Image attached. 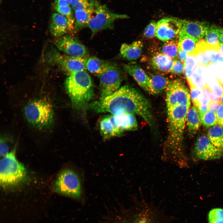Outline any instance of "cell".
Wrapping results in <instances>:
<instances>
[{"mask_svg": "<svg viewBox=\"0 0 223 223\" xmlns=\"http://www.w3.org/2000/svg\"><path fill=\"white\" fill-rule=\"evenodd\" d=\"M87 107L97 112H108L114 115H137L150 126L154 124L149 101L139 92L129 86H123L111 95L91 103Z\"/></svg>", "mask_w": 223, "mask_h": 223, "instance_id": "1", "label": "cell"}, {"mask_svg": "<svg viewBox=\"0 0 223 223\" xmlns=\"http://www.w3.org/2000/svg\"><path fill=\"white\" fill-rule=\"evenodd\" d=\"M129 207L107 211L97 223H173L171 217L151 202L133 198Z\"/></svg>", "mask_w": 223, "mask_h": 223, "instance_id": "2", "label": "cell"}, {"mask_svg": "<svg viewBox=\"0 0 223 223\" xmlns=\"http://www.w3.org/2000/svg\"><path fill=\"white\" fill-rule=\"evenodd\" d=\"M189 107L180 105L167 110L168 133L163 146L161 158L164 161L180 167L186 164L182 143Z\"/></svg>", "mask_w": 223, "mask_h": 223, "instance_id": "3", "label": "cell"}, {"mask_svg": "<svg viewBox=\"0 0 223 223\" xmlns=\"http://www.w3.org/2000/svg\"><path fill=\"white\" fill-rule=\"evenodd\" d=\"M65 87L72 104L77 109L87 106L94 95L91 78L86 70L70 74L65 80Z\"/></svg>", "mask_w": 223, "mask_h": 223, "instance_id": "4", "label": "cell"}, {"mask_svg": "<svg viewBox=\"0 0 223 223\" xmlns=\"http://www.w3.org/2000/svg\"><path fill=\"white\" fill-rule=\"evenodd\" d=\"M16 150L15 145L0 160V185L5 190L17 187L24 180L26 177V168L17 159Z\"/></svg>", "mask_w": 223, "mask_h": 223, "instance_id": "5", "label": "cell"}, {"mask_svg": "<svg viewBox=\"0 0 223 223\" xmlns=\"http://www.w3.org/2000/svg\"><path fill=\"white\" fill-rule=\"evenodd\" d=\"M24 112L28 122L35 128L47 129L53 124V109L47 100L37 99L30 101L25 106Z\"/></svg>", "mask_w": 223, "mask_h": 223, "instance_id": "6", "label": "cell"}, {"mask_svg": "<svg viewBox=\"0 0 223 223\" xmlns=\"http://www.w3.org/2000/svg\"><path fill=\"white\" fill-rule=\"evenodd\" d=\"M128 17L126 15L113 12L106 5L95 2L94 10L88 25L92 32L91 37L101 31L113 29L116 20Z\"/></svg>", "mask_w": 223, "mask_h": 223, "instance_id": "7", "label": "cell"}, {"mask_svg": "<svg viewBox=\"0 0 223 223\" xmlns=\"http://www.w3.org/2000/svg\"><path fill=\"white\" fill-rule=\"evenodd\" d=\"M56 192L76 200L81 198V184L77 174L73 170L67 169L59 174L53 187Z\"/></svg>", "mask_w": 223, "mask_h": 223, "instance_id": "8", "label": "cell"}, {"mask_svg": "<svg viewBox=\"0 0 223 223\" xmlns=\"http://www.w3.org/2000/svg\"><path fill=\"white\" fill-rule=\"evenodd\" d=\"M166 90L167 110L180 105L190 107V95L181 80L176 79L170 82Z\"/></svg>", "mask_w": 223, "mask_h": 223, "instance_id": "9", "label": "cell"}, {"mask_svg": "<svg viewBox=\"0 0 223 223\" xmlns=\"http://www.w3.org/2000/svg\"><path fill=\"white\" fill-rule=\"evenodd\" d=\"M98 77L101 93L99 99H103L111 95L120 88L122 80L121 75L114 63Z\"/></svg>", "mask_w": 223, "mask_h": 223, "instance_id": "10", "label": "cell"}, {"mask_svg": "<svg viewBox=\"0 0 223 223\" xmlns=\"http://www.w3.org/2000/svg\"><path fill=\"white\" fill-rule=\"evenodd\" d=\"M194 157L202 160H213L223 156V151L215 146L208 136L203 135L197 139L192 151Z\"/></svg>", "mask_w": 223, "mask_h": 223, "instance_id": "11", "label": "cell"}, {"mask_svg": "<svg viewBox=\"0 0 223 223\" xmlns=\"http://www.w3.org/2000/svg\"><path fill=\"white\" fill-rule=\"evenodd\" d=\"M183 21L176 18L162 19L156 23L155 35L164 42L174 39L179 35Z\"/></svg>", "mask_w": 223, "mask_h": 223, "instance_id": "12", "label": "cell"}, {"mask_svg": "<svg viewBox=\"0 0 223 223\" xmlns=\"http://www.w3.org/2000/svg\"><path fill=\"white\" fill-rule=\"evenodd\" d=\"M50 59L70 74L73 72L85 71L86 57L65 55L55 52L51 54Z\"/></svg>", "mask_w": 223, "mask_h": 223, "instance_id": "13", "label": "cell"}, {"mask_svg": "<svg viewBox=\"0 0 223 223\" xmlns=\"http://www.w3.org/2000/svg\"><path fill=\"white\" fill-rule=\"evenodd\" d=\"M58 49L69 55L86 57L88 52L86 47L74 37L69 36L61 38L56 43Z\"/></svg>", "mask_w": 223, "mask_h": 223, "instance_id": "14", "label": "cell"}, {"mask_svg": "<svg viewBox=\"0 0 223 223\" xmlns=\"http://www.w3.org/2000/svg\"><path fill=\"white\" fill-rule=\"evenodd\" d=\"M124 70L136 81L144 90L151 94L149 76L138 65L128 64L124 66Z\"/></svg>", "mask_w": 223, "mask_h": 223, "instance_id": "15", "label": "cell"}, {"mask_svg": "<svg viewBox=\"0 0 223 223\" xmlns=\"http://www.w3.org/2000/svg\"><path fill=\"white\" fill-rule=\"evenodd\" d=\"M208 28L202 23L184 20L180 32L198 41L206 35Z\"/></svg>", "mask_w": 223, "mask_h": 223, "instance_id": "16", "label": "cell"}, {"mask_svg": "<svg viewBox=\"0 0 223 223\" xmlns=\"http://www.w3.org/2000/svg\"><path fill=\"white\" fill-rule=\"evenodd\" d=\"M95 2L91 0L90 7L83 10L75 11L74 32H76L83 28L88 27L95 8Z\"/></svg>", "mask_w": 223, "mask_h": 223, "instance_id": "17", "label": "cell"}, {"mask_svg": "<svg viewBox=\"0 0 223 223\" xmlns=\"http://www.w3.org/2000/svg\"><path fill=\"white\" fill-rule=\"evenodd\" d=\"M112 115L115 125L122 133L125 131L137 129L138 123L135 115L125 114Z\"/></svg>", "mask_w": 223, "mask_h": 223, "instance_id": "18", "label": "cell"}, {"mask_svg": "<svg viewBox=\"0 0 223 223\" xmlns=\"http://www.w3.org/2000/svg\"><path fill=\"white\" fill-rule=\"evenodd\" d=\"M51 33L55 37L64 35L68 29V20L66 17L59 13H54L51 16L50 25Z\"/></svg>", "mask_w": 223, "mask_h": 223, "instance_id": "19", "label": "cell"}, {"mask_svg": "<svg viewBox=\"0 0 223 223\" xmlns=\"http://www.w3.org/2000/svg\"><path fill=\"white\" fill-rule=\"evenodd\" d=\"M99 129L100 133L105 139L122 134L115 125L112 115L107 116L102 119L100 123Z\"/></svg>", "mask_w": 223, "mask_h": 223, "instance_id": "20", "label": "cell"}, {"mask_svg": "<svg viewBox=\"0 0 223 223\" xmlns=\"http://www.w3.org/2000/svg\"><path fill=\"white\" fill-rule=\"evenodd\" d=\"M113 63L95 57H86L85 67L90 72L98 77Z\"/></svg>", "mask_w": 223, "mask_h": 223, "instance_id": "21", "label": "cell"}, {"mask_svg": "<svg viewBox=\"0 0 223 223\" xmlns=\"http://www.w3.org/2000/svg\"><path fill=\"white\" fill-rule=\"evenodd\" d=\"M143 44L140 41L133 42L130 44L123 43L120 49L121 55L124 58L129 60H136L142 53Z\"/></svg>", "mask_w": 223, "mask_h": 223, "instance_id": "22", "label": "cell"}, {"mask_svg": "<svg viewBox=\"0 0 223 223\" xmlns=\"http://www.w3.org/2000/svg\"><path fill=\"white\" fill-rule=\"evenodd\" d=\"M196 47L203 52L205 56L212 63L223 62V55L219 52V47L212 46L203 40H199Z\"/></svg>", "mask_w": 223, "mask_h": 223, "instance_id": "23", "label": "cell"}, {"mask_svg": "<svg viewBox=\"0 0 223 223\" xmlns=\"http://www.w3.org/2000/svg\"><path fill=\"white\" fill-rule=\"evenodd\" d=\"M174 60L162 53L156 54L152 58L151 64L155 69L165 72H170Z\"/></svg>", "mask_w": 223, "mask_h": 223, "instance_id": "24", "label": "cell"}, {"mask_svg": "<svg viewBox=\"0 0 223 223\" xmlns=\"http://www.w3.org/2000/svg\"><path fill=\"white\" fill-rule=\"evenodd\" d=\"M204 67L197 66L191 78L187 80L190 87H195L203 89L208 86L204 76Z\"/></svg>", "mask_w": 223, "mask_h": 223, "instance_id": "25", "label": "cell"}, {"mask_svg": "<svg viewBox=\"0 0 223 223\" xmlns=\"http://www.w3.org/2000/svg\"><path fill=\"white\" fill-rule=\"evenodd\" d=\"M151 94H157L166 89L170 81L166 77L159 74H151L149 76Z\"/></svg>", "mask_w": 223, "mask_h": 223, "instance_id": "26", "label": "cell"}, {"mask_svg": "<svg viewBox=\"0 0 223 223\" xmlns=\"http://www.w3.org/2000/svg\"><path fill=\"white\" fill-rule=\"evenodd\" d=\"M186 121L189 133L191 134H195L199 129L201 121L198 110L194 105L189 109Z\"/></svg>", "mask_w": 223, "mask_h": 223, "instance_id": "27", "label": "cell"}, {"mask_svg": "<svg viewBox=\"0 0 223 223\" xmlns=\"http://www.w3.org/2000/svg\"><path fill=\"white\" fill-rule=\"evenodd\" d=\"M208 137L216 146L223 151V128L221 126L215 125L209 129Z\"/></svg>", "mask_w": 223, "mask_h": 223, "instance_id": "28", "label": "cell"}, {"mask_svg": "<svg viewBox=\"0 0 223 223\" xmlns=\"http://www.w3.org/2000/svg\"><path fill=\"white\" fill-rule=\"evenodd\" d=\"M178 41V48L190 55L195 49L197 41L189 35L180 32Z\"/></svg>", "mask_w": 223, "mask_h": 223, "instance_id": "29", "label": "cell"}, {"mask_svg": "<svg viewBox=\"0 0 223 223\" xmlns=\"http://www.w3.org/2000/svg\"><path fill=\"white\" fill-rule=\"evenodd\" d=\"M178 42L174 39L166 41L161 47V53L173 59L177 58L178 49Z\"/></svg>", "mask_w": 223, "mask_h": 223, "instance_id": "30", "label": "cell"}, {"mask_svg": "<svg viewBox=\"0 0 223 223\" xmlns=\"http://www.w3.org/2000/svg\"><path fill=\"white\" fill-rule=\"evenodd\" d=\"M54 7L59 13L65 16L67 18L68 25V30L70 32H74L75 19L72 8L69 6L59 7L54 5Z\"/></svg>", "mask_w": 223, "mask_h": 223, "instance_id": "31", "label": "cell"}, {"mask_svg": "<svg viewBox=\"0 0 223 223\" xmlns=\"http://www.w3.org/2000/svg\"><path fill=\"white\" fill-rule=\"evenodd\" d=\"M205 36L207 43L213 46L219 47L220 44L219 28L213 27L208 28Z\"/></svg>", "mask_w": 223, "mask_h": 223, "instance_id": "32", "label": "cell"}, {"mask_svg": "<svg viewBox=\"0 0 223 223\" xmlns=\"http://www.w3.org/2000/svg\"><path fill=\"white\" fill-rule=\"evenodd\" d=\"M184 72L187 80H188L192 77L197 65L195 58L192 54L189 55L184 63Z\"/></svg>", "mask_w": 223, "mask_h": 223, "instance_id": "33", "label": "cell"}, {"mask_svg": "<svg viewBox=\"0 0 223 223\" xmlns=\"http://www.w3.org/2000/svg\"><path fill=\"white\" fill-rule=\"evenodd\" d=\"M192 54L195 56L197 63V66L207 67L213 63L205 56L203 52L199 48L196 46Z\"/></svg>", "mask_w": 223, "mask_h": 223, "instance_id": "34", "label": "cell"}, {"mask_svg": "<svg viewBox=\"0 0 223 223\" xmlns=\"http://www.w3.org/2000/svg\"><path fill=\"white\" fill-rule=\"evenodd\" d=\"M201 122L206 127H212L218 124L216 113L208 111L201 118Z\"/></svg>", "mask_w": 223, "mask_h": 223, "instance_id": "35", "label": "cell"}, {"mask_svg": "<svg viewBox=\"0 0 223 223\" xmlns=\"http://www.w3.org/2000/svg\"><path fill=\"white\" fill-rule=\"evenodd\" d=\"M190 88L191 99L194 105L196 107L199 112L200 104L199 101L198 99L202 92V90L195 87H190Z\"/></svg>", "mask_w": 223, "mask_h": 223, "instance_id": "36", "label": "cell"}, {"mask_svg": "<svg viewBox=\"0 0 223 223\" xmlns=\"http://www.w3.org/2000/svg\"><path fill=\"white\" fill-rule=\"evenodd\" d=\"M10 138L3 136L0 138V156L3 157L8 154L9 152Z\"/></svg>", "mask_w": 223, "mask_h": 223, "instance_id": "37", "label": "cell"}, {"mask_svg": "<svg viewBox=\"0 0 223 223\" xmlns=\"http://www.w3.org/2000/svg\"><path fill=\"white\" fill-rule=\"evenodd\" d=\"M211 89L208 86L202 90L198 99L200 104L208 105L210 101L209 92Z\"/></svg>", "mask_w": 223, "mask_h": 223, "instance_id": "38", "label": "cell"}, {"mask_svg": "<svg viewBox=\"0 0 223 223\" xmlns=\"http://www.w3.org/2000/svg\"><path fill=\"white\" fill-rule=\"evenodd\" d=\"M184 65L180 60H174L173 64L170 72L174 74H181L184 72Z\"/></svg>", "mask_w": 223, "mask_h": 223, "instance_id": "39", "label": "cell"}, {"mask_svg": "<svg viewBox=\"0 0 223 223\" xmlns=\"http://www.w3.org/2000/svg\"><path fill=\"white\" fill-rule=\"evenodd\" d=\"M156 23L151 21L146 27L144 31V35L146 37L151 38L155 35Z\"/></svg>", "mask_w": 223, "mask_h": 223, "instance_id": "40", "label": "cell"}, {"mask_svg": "<svg viewBox=\"0 0 223 223\" xmlns=\"http://www.w3.org/2000/svg\"><path fill=\"white\" fill-rule=\"evenodd\" d=\"M90 5V2L88 0H80L74 6L72 7L74 11L84 10L88 8Z\"/></svg>", "mask_w": 223, "mask_h": 223, "instance_id": "41", "label": "cell"}, {"mask_svg": "<svg viewBox=\"0 0 223 223\" xmlns=\"http://www.w3.org/2000/svg\"><path fill=\"white\" fill-rule=\"evenodd\" d=\"M212 90L213 94L217 97L220 98L223 95V86L218 81L213 86Z\"/></svg>", "mask_w": 223, "mask_h": 223, "instance_id": "42", "label": "cell"}, {"mask_svg": "<svg viewBox=\"0 0 223 223\" xmlns=\"http://www.w3.org/2000/svg\"><path fill=\"white\" fill-rule=\"evenodd\" d=\"M208 218H216L223 219V209L217 208L212 210L208 214Z\"/></svg>", "mask_w": 223, "mask_h": 223, "instance_id": "43", "label": "cell"}, {"mask_svg": "<svg viewBox=\"0 0 223 223\" xmlns=\"http://www.w3.org/2000/svg\"><path fill=\"white\" fill-rule=\"evenodd\" d=\"M221 104L219 101H210L207 105L208 111H210L216 113Z\"/></svg>", "mask_w": 223, "mask_h": 223, "instance_id": "44", "label": "cell"}, {"mask_svg": "<svg viewBox=\"0 0 223 223\" xmlns=\"http://www.w3.org/2000/svg\"><path fill=\"white\" fill-rule=\"evenodd\" d=\"M218 124L219 125L223 120V104H221L216 112Z\"/></svg>", "mask_w": 223, "mask_h": 223, "instance_id": "45", "label": "cell"}, {"mask_svg": "<svg viewBox=\"0 0 223 223\" xmlns=\"http://www.w3.org/2000/svg\"><path fill=\"white\" fill-rule=\"evenodd\" d=\"M189 55V54L187 52L178 48L177 56L179 59L182 63H184Z\"/></svg>", "mask_w": 223, "mask_h": 223, "instance_id": "46", "label": "cell"}, {"mask_svg": "<svg viewBox=\"0 0 223 223\" xmlns=\"http://www.w3.org/2000/svg\"><path fill=\"white\" fill-rule=\"evenodd\" d=\"M71 0H55L54 5L59 7H66L71 5Z\"/></svg>", "mask_w": 223, "mask_h": 223, "instance_id": "47", "label": "cell"}, {"mask_svg": "<svg viewBox=\"0 0 223 223\" xmlns=\"http://www.w3.org/2000/svg\"><path fill=\"white\" fill-rule=\"evenodd\" d=\"M208 111L207 105L200 104L199 113L200 119Z\"/></svg>", "mask_w": 223, "mask_h": 223, "instance_id": "48", "label": "cell"}, {"mask_svg": "<svg viewBox=\"0 0 223 223\" xmlns=\"http://www.w3.org/2000/svg\"><path fill=\"white\" fill-rule=\"evenodd\" d=\"M209 223H223V219L216 218H208Z\"/></svg>", "mask_w": 223, "mask_h": 223, "instance_id": "49", "label": "cell"}, {"mask_svg": "<svg viewBox=\"0 0 223 223\" xmlns=\"http://www.w3.org/2000/svg\"><path fill=\"white\" fill-rule=\"evenodd\" d=\"M219 37L220 43H223V28L219 29Z\"/></svg>", "mask_w": 223, "mask_h": 223, "instance_id": "50", "label": "cell"}, {"mask_svg": "<svg viewBox=\"0 0 223 223\" xmlns=\"http://www.w3.org/2000/svg\"><path fill=\"white\" fill-rule=\"evenodd\" d=\"M219 50L220 53L223 55V43L220 44L219 47Z\"/></svg>", "mask_w": 223, "mask_h": 223, "instance_id": "51", "label": "cell"}, {"mask_svg": "<svg viewBox=\"0 0 223 223\" xmlns=\"http://www.w3.org/2000/svg\"><path fill=\"white\" fill-rule=\"evenodd\" d=\"M79 0H71V5L72 7L75 5Z\"/></svg>", "mask_w": 223, "mask_h": 223, "instance_id": "52", "label": "cell"}, {"mask_svg": "<svg viewBox=\"0 0 223 223\" xmlns=\"http://www.w3.org/2000/svg\"><path fill=\"white\" fill-rule=\"evenodd\" d=\"M217 81L223 86V77L221 79L217 78Z\"/></svg>", "mask_w": 223, "mask_h": 223, "instance_id": "53", "label": "cell"}, {"mask_svg": "<svg viewBox=\"0 0 223 223\" xmlns=\"http://www.w3.org/2000/svg\"><path fill=\"white\" fill-rule=\"evenodd\" d=\"M219 101L221 104H223V95L220 98Z\"/></svg>", "mask_w": 223, "mask_h": 223, "instance_id": "54", "label": "cell"}, {"mask_svg": "<svg viewBox=\"0 0 223 223\" xmlns=\"http://www.w3.org/2000/svg\"><path fill=\"white\" fill-rule=\"evenodd\" d=\"M220 125L221 126H222V127H223V120H222V121H221V123H220Z\"/></svg>", "mask_w": 223, "mask_h": 223, "instance_id": "55", "label": "cell"}]
</instances>
